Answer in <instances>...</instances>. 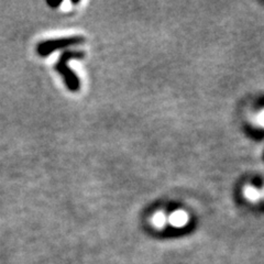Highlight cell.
<instances>
[{
	"label": "cell",
	"instance_id": "obj_1",
	"mask_svg": "<svg viewBox=\"0 0 264 264\" xmlns=\"http://www.w3.org/2000/svg\"><path fill=\"white\" fill-rule=\"evenodd\" d=\"M84 56V52L79 51H66L63 54L61 55V58L58 62V64L55 65L56 71L63 76L65 85L71 91H77L81 87V83L79 77L72 71L69 66H67V62L71 61L72 59H81Z\"/></svg>",
	"mask_w": 264,
	"mask_h": 264
},
{
	"label": "cell",
	"instance_id": "obj_2",
	"mask_svg": "<svg viewBox=\"0 0 264 264\" xmlns=\"http://www.w3.org/2000/svg\"><path fill=\"white\" fill-rule=\"evenodd\" d=\"M84 41V38L80 37V35H75V37H67V38H61V39H54V40H48L44 42H41L38 45V53L41 56H48L52 52L56 50L66 48V46L71 45H77L82 43Z\"/></svg>",
	"mask_w": 264,
	"mask_h": 264
},
{
	"label": "cell",
	"instance_id": "obj_3",
	"mask_svg": "<svg viewBox=\"0 0 264 264\" xmlns=\"http://www.w3.org/2000/svg\"><path fill=\"white\" fill-rule=\"evenodd\" d=\"M186 219H187V216H186L183 211H177V213H174L171 217V221L172 224L176 226H182L186 222Z\"/></svg>",
	"mask_w": 264,
	"mask_h": 264
},
{
	"label": "cell",
	"instance_id": "obj_4",
	"mask_svg": "<svg viewBox=\"0 0 264 264\" xmlns=\"http://www.w3.org/2000/svg\"><path fill=\"white\" fill-rule=\"evenodd\" d=\"M247 194H248V196H249L250 198H256V197H258V191H257L255 188L248 189Z\"/></svg>",
	"mask_w": 264,
	"mask_h": 264
},
{
	"label": "cell",
	"instance_id": "obj_5",
	"mask_svg": "<svg viewBox=\"0 0 264 264\" xmlns=\"http://www.w3.org/2000/svg\"><path fill=\"white\" fill-rule=\"evenodd\" d=\"M154 221L157 225H162L164 222V217L162 215H158L157 217L154 218Z\"/></svg>",
	"mask_w": 264,
	"mask_h": 264
},
{
	"label": "cell",
	"instance_id": "obj_6",
	"mask_svg": "<svg viewBox=\"0 0 264 264\" xmlns=\"http://www.w3.org/2000/svg\"><path fill=\"white\" fill-rule=\"evenodd\" d=\"M260 122L264 126V112L260 116Z\"/></svg>",
	"mask_w": 264,
	"mask_h": 264
}]
</instances>
